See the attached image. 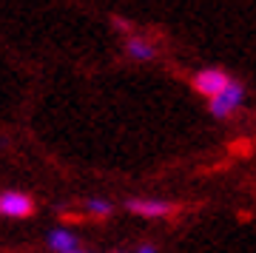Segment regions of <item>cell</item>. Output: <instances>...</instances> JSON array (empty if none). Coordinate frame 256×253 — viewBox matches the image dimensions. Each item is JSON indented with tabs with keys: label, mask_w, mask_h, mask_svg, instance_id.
Listing matches in <instances>:
<instances>
[{
	"label": "cell",
	"mask_w": 256,
	"mask_h": 253,
	"mask_svg": "<svg viewBox=\"0 0 256 253\" xmlns=\"http://www.w3.org/2000/svg\"><path fill=\"white\" fill-rule=\"evenodd\" d=\"M228 82H230V77L222 68H202L196 77H194V88L200 91L202 97H220L222 91L228 88Z\"/></svg>",
	"instance_id": "6da1fadb"
},
{
	"label": "cell",
	"mask_w": 256,
	"mask_h": 253,
	"mask_svg": "<svg viewBox=\"0 0 256 253\" xmlns=\"http://www.w3.org/2000/svg\"><path fill=\"white\" fill-rule=\"evenodd\" d=\"M126 48H128V54L137 57V60H151L154 57V46L148 43V40H140V37H131L126 43Z\"/></svg>",
	"instance_id": "8992f818"
},
{
	"label": "cell",
	"mask_w": 256,
	"mask_h": 253,
	"mask_svg": "<svg viewBox=\"0 0 256 253\" xmlns=\"http://www.w3.org/2000/svg\"><path fill=\"white\" fill-rule=\"evenodd\" d=\"M242 97H245V86L242 82H228V88L222 91L220 97H214L210 100V114L214 117H228L234 108H239V102H242Z\"/></svg>",
	"instance_id": "7a4b0ae2"
},
{
	"label": "cell",
	"mask_w": 256,
	"mask_h": 253,
	"mask_svg": "<svg viewBox=\"0 0 256 253\" xmlns=\"http://www.w3.org/2000/svg\"><path fill=\"white\" fill-rule=\"evenodd\" d=\"M137 253H156V248H154V244H142Z\"/></svg>",
	"instance_id": "ba28073f"
},
{
	"label": "cell",
	"mask_w": 256,
	"mask_h": 253,
	"mask_svg": "<svg viewBox=\"0 0 256 253\" xmlns=\"http://www.w3.org/2000/svg\"><path fill=\"white\" fill-rule=\"evenodd\" d=\"M126 208L131 214H140V216H168V214H174V205L162 202V199H128Z\"/></svg>",
	"instance_id": "277c9868"
},
{
	"label": "cell",
	"mask_w": 256,
	"mask_h": 253,
	"mask_svg": "<svg viewBox=\"0 0 256 253\" xmlns=\"http://www.w3.org/2000/svg\"><path fill=\"white\" fill-rule=\"evenodd\" d=\"M86 208L92 210L94 216H108V214H111V202H108V199H88V202H86Z\"/></svg>",
	"instance_id": "52a82bcc"
},
{
	"label": "cell",
	"mask_w": 256,
	"mask_h": 253,
	"mask_svg": "<svg viewBox=\"0 0 256 253\" xmlns=\"http://www.w3.org/2000/svg\"><path fill=\"white\" fill-rule=\"evenodd\" d=\"M34 210V199L26 196V194H20V190H6V194H0V216H28Z\"/></svg>",
	"instance_id": "3957f363"
},
{
	"label": "cell",
	"mask_w": 256,
	"mask_h": 253,
	"mask_svg": "<svg viewBox=\"0 0 256 253\" xmlns=\"http://www.w3.org/2000/svg\"><path fill=\"white\" fill-rule=\"evenodd\" d=\"M74 253H82V250H74Z\"/></svg>",
	"instance_id": "9c48e42d"
},
{
	"label": "cell",
	"mask_w": 256,
	"mask_h": 253,
	"mask_svg": "<svg viewBox=\"0 0 256 253\" xmlns=\"http://www.w3.org/2000/svg\"><path fill=\"white\" fill-rule=\"evenodd\" d=\"M48 248L57 253H74L77 250V236L68 230H52L48 234Z\"/></svg>",
	"instance_id": "5b68a950"
}]
</instances>
